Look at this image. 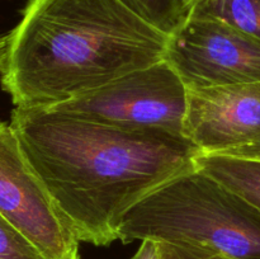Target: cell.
<instances>
[{"instance_id":"6da1fadb","label":"cell","mask_w":260,"mask_h":259,"mask_svg":"<svg viewBox=\"0 0 260 259\" xmlns=\"http://www.w3.org/2000/svg\"><path fill=\"white\" fill-rule=\"evenodd\" d=\"M9 123L69 228L96 246L118 240L127 211L193 169L201 154L184 135L134 131L52 108L15 107Z\"/></svg>"},{"instance_id":"277c9868","label":"cell","mask_w":260,"mask_h":259,"mask_svg":"<svg viewBox=\"0 0 260 259\" xmlns=\"http://www.w3.org/2000/svg\"><path fill=\"white\" fill-rule=\"evenodd\" d=\"M50 108L85 121L134 131L184 135L188 88L162 58L98 90Z\"/></svg>"},{"instance_id":"7a4b0ae2","label":"cell","mask_w":260,"mask_h":259,"mask_svg":"<svg viewBox=\"0 0 260 259\" xmlns=\"http://www.w3.org/2000/svg\"><path fill=\"white\" fill-rule=\"evenodd\" d=\"M169 37L121 0H28L3 45L15 107L50 108L164 58Z\"/></svg>"},{"instance_id":"4fadbf2b","label":"cell","mask_w":260,"mask_h":259,"mask_svg":"<svg viewBox=\"0 0 260 259\" xmlns=\"http://www.w3.org/2000/svg\"><path fill=\"white\" fill-rule=\"evenodd\" d=\"M132 259H161L159 243L150 239L141 240V245Z\"/></svg>"},{"instance_id":"ba28073f","label":"cell","mask_w":260,"mask_h":259,"mask_svg":"<svg viewBox=\"0 0 260 259\" xmlns=\"http://www.w3.org/2000/svg\"><path fill=\"white\" fill-rule=\"evenodd\" d=\"M196 168L260 210V160L200 154L196 159Z\"/></svg>"},{"instance_id":"3957f363","label":"cell","mask_w":260,"mask_h":259,"mask_svg":"<svg viewBox=\"0 0 260 259\" xmlns=\"http://www.w3.org/2000/svg\"><path fill=\"white\" fill-rule=\"evenodd\" d=\"M145 239L198 246L231 259H260V210L194 167L123 216L118 240Z\"/></svg>"},{"instance_id":"8fae6325","label":"cell","mask_w":260,"mask_h":259,"mask_svg":"<svg viewBox=\"0 0 260 259\" xmlns=\"http://www.w3.org/2000/svg\"><path fill=\"white\" fill-rule=\"evenodd\" d=\"M0 259H47L18 229L0 215Z\"/></svg>"},{"instance_id":"30bf717a","label":"cell","mask_w":260,"mask_h":259,"mask_svg":"<svg viewBox=\"0 0 260 259\" xmlns=\"http://www.w3.org/2000/svg\"><path fill=\"white\" fill-rule=\"evenodd\" d=\"M129 10L170 37L189 19L194 0H121Z\"/></svg>"},{"instance_id":"52a82bcc","label":"cell","mask_w":260,"mask_h":259,"mask_svg":"<svg viewBox=\"0 0 260 259\" xmlns=\"http://www.w3.org/2000/svg\"><path fill=\"white\" fill-rule=\"evenodd\" d=\"M184 135L203 155L260 160V81L188 89Z\"/></svg>"},{"instance_id":"5b68a950","label":"cell","mask_w":260,"mask_h":259,"mask_svg":"<svg viewBox=\"0 0 260 259\" xmlns=\"http://www.w3.org/2000/svg\"><path fill=\"white\" fill-rule=\"evenodd\" d=\"M0 215L47 259H80V241L58 212L7 122H0Z\"/></svg>"},{"instance_id":"7c38bea8","label":"cell","mask_w":260,"mask_h":259,"mask_svg":"<svg viewBox=\"0 0 260 259\" xmlns=\"http://www.w3.org/2000/svg\"><path fill=\"white\" fill-rule=\"evenodd\" d=\"M157 243L160 246L161 259H231L222 254L187 244H175L168 241Z\"/></svg>"},{"instance_id":"5bb4252c","label":"cell","mask_w":260,"mask_h":259,"mask_svg":"<svg viewBox=\"0 0 260 259\" xmlns=\"http://www.w3.org/2000/svg\"><path fill=\"white\" fill-rule=\"evenodd\" d=\"M2 48V46H0ZM2 66H3V52H0V73H2Z\"/></svg>"},{"instance_id":"8992f818","label":"cell","mask_w":260,"mask_h":259,"mask_svg":"<svg viewBox=\"0 0 260 259\" xmlns=\"http://www.w3.org/2000/svg\"><path fill=\"white\" fill-rule=\"evenodd\" d=\"M164 60L188 89L260 81V42L216 20L189 18L169 37Z\"/></svg>"},{"instance_id":"9a60e30c","label":"cell","mask_w":260,"mask_h":259,"mask_svg":"<svg viewBox=\"0 0 260 259\" xmlns=\"http://www.w3.org/2000/svg\"><path fill=\"white\" fill-rule=\"evenodd\" d=\"M193 3H194V2H193Z\"/></svg>"},{"instance_id":"9c48e42d","label":"cell","mask_w":260,"mask_h":259,"mask_svg":"<svg viewBox=\"0 0 260 259\" xmlns=\"http://www.w3.org/2000/svg\"><path fill=\"white\" fill-rule=\"evenodd\" d=\"M189 18L223 23L260 42V0H194Z\"/></svg>"}]
</instances>
